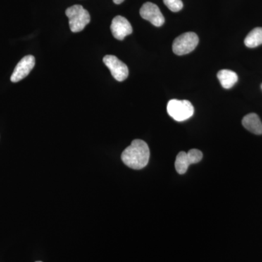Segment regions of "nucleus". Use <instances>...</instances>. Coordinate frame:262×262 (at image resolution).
Returning <instances> with one entry per match:
<instances>
[{
  "mask_svg": "<svg viewBox=\"0 0 262 262\" xmlns=\"http://www.w3.org/2000/svg\"><path fill=\"white\" fill-rule=\"evenodd\" d=\"M37 262H42V261H37Z\"/></svg>",
  "mask_w": 262,
  "mask_h": 262,
  "instance_id": "17",
  "label": "nucleus"
},
{
  "mask_svg": "<svg viewBox=\"0 0 262 262\" xmlns=\"http://www.w3.org/2000/svg\"><path fill=\"white\" fill-rule=\"evenodd\" d=\"M199 43V38L194 32H187L181 34L174 39L173 51L177 56H184L195 49Z\"/></svg>",
  "mask_w": 262,
  "mask_h": 262,
  "instance_id": "4",
  "label": "nucleus"
},
{
  "mask_svg": "<svg viewBox=\"0 0 262 262\" xmlns=\"http://www.w3.org/2000/svg\"><path fill=\"white\" fill-rule=\"evenodd\" d=\"M35 66V58L29 55L24 57L15 67L10 80L13 82H18L27 77Z\"/></svg>",
  "mask_w": 262,
  "mask_h": 262,
  "instance_id": "7",
  "label": "nucleus"
},
{
  "mask_svg": "<svg viewBox=\"0 0 262 262\" xmlns=\"http://www.w3.org/2000/svg\"><path fill=\"white\" fill-rule=\"evenodd\" d=\"M243 125L245 128L256 135L262 134V122L256 114L251 113L243 119Z\"/></svg>",
  "mask_w": 262,
  "mask_h": 262,
  "instance_id": "9",
  "label": "nucleus"
},
{
  "mask_svg": "<svg viewBox=\"0 0 262 262\" xmlns=\"http://www.w3.org/2000/svg\"><path fill=\"white\" fill-rule=\"evenodd\" d=\"M66 15L68 17L69 24L72 32H80L91 21L89 11L82 5H75L66 10Z\"/></svg>",
  "mask_w": 262,
  "mask_h": 262,
  "instance_id": "2",
  "label": "nucleus"
},
{
  "mask_svg": "<svg viewBox=\"0 0 262 262\" xmlns=\"http://www.w3.org/2000/svg\"><path fill=\"white\" fill-rule=\"evenodd\" d=\"M246 47L253 48L262 45V27L253 29L244 40Z\"/></svg>",
  "mask_w": 262,
  "mask_h": 262,
  "instance_id": "11",
  "label": "nucleus"
},
{
  "mask_svg": "<svg viewBox=\"0 0 262 262\" xmlns=\"http://www.w3.org/2000/svg\"><path fill=\"white\" fill-rule=\"evenodd\" d=\"M150 151L147 144L141 139H135L122 152V162L135 170L144 168L149 163Z\"/></svg>",
  "mask_w": 262,
  "mask_h": 262,
  "instance_id": "1",
  "label": "nucleus"
},
{
  "mask_svg": "<svg viewBox=\"0 0 262 262\" xmlns=\"http://www.w3.org/2000/svg\"><path fill=\"white\" fill-rule=\"evenodd\" d=\"M261 89H262V84H261Z\"/></svg>",
  "mask_w": 262,
  "mask_h": 262,
  "instance_id": "16",
  "label": "nucleus"
},
{
  "mask_svg": "<svg viewBox=\"0 0 262 262\" xmlns=\"http://www.w3.org/2000/svg\"><path fill=\"white\" fill-rule=\"evenodd\" d=\"M167 111L173 120L178 122L185 121L194 115V106L187 100L172 99L169 101Z\"/></svg>",
  "mask_w": 262,
  "mask_h": 262,
  "instance_id": "3",
  "label": "nucleus"
},
{
  "mask_svg": "<svg viewBox=\"0 0 262 262\" xmlns=\"http://www.w3.org/2000/svg\"><path fill=\"white\" fill-rule=\"evenodd\" d=\"M124 1H125V0H113L114 3H115L116 5L121 4Z\"/></svg>",
  "mask_w": 262,
  "mask_h": 262,
  "instance_id": "15",
  "label": "nucleus"
},
{
  "mask_svg": "<svg viewBox=\"0 0 262 262\" xmlns=\"http://www.w3.org/2000/svg\"><path fill=\"white\" fill-rule=\"evenodd\" d=\"M111 31L114 37L118 40H123L124 38L133 32L132 26L125 17L117 15L113 18L111 24Z\"/></svg>",
  "mask_w": 262,
  "mask_h": 262,
  "instance_id": "8",
  "label": "nucleus"
},
{
  "mask_svg": "<svg viewBox=\"0 0 262 262\" xmlns=\"http://www.w3.org/2000/svg\"><path fill=\"white\" fill-rule=\"evenodd\" d=\"M187 156L191 165L198 163L203 159V153L200 150L196 149L189 150L187 152Z\"/></svg>",
  "mask_w": 262,
  "mask_h": 262,
  "instance_id": "14",
  "label": "nucleus"
},
{
  "mask_svg": "<svg viewBox=\"0 0 262 262\" xmlns=\"http://www.w3.org/2000/svg\"><path fill=\"white\" fill-rule=\"evenodd\" d=\"M191 165L188 158L187 153L185 151H181L177 155L175 161V168L179 174H184L187 171L188 168Z\"/></svg>",
  "mask_w": 262,
  "mask_h": 262,
  "instance_id": "12",
  "label": "nucleus"
},
{
  "mask_svg": "<svg viewBox=\"0 0 262 262\" xmlns=\"http://www.w3.org/2000/svg\"><path fill=\"white\" fill-rule=\"evenodd\" d=\"M163 3L172 12H179L182 10L183 3L182 0H163Z\"/></svg>",
  "mask_w": 262,
  "mask_h": 262,
  "instance_id": "13",
  "label": "nucleus"
},
{
  "mask_svg": "<svg viewBox=\"0 0 262 262\" xmlns=\"http://www.w3.org/2000/svg\"><path fill=\"white\" fill-rule=\"evenodd\" d=\"M103 61L108 67L115 80L118 82L126 80L129 75L128 68L126 64L120 61L117 57L107 55L103 57Z\"/></svg>",
  "mask_w": 262,
  "mask_h": 262,
  "instance_id": "5",
  "label": "nucleus"
},
{
  "mask_svg": "<svg viewBox=\"0 0 262 262\" xmlns=\"http://www.w3.org/2000/svg\"><path fill=\"white\" fill-rule=\"evenodd\" d=\"M217 77H218L222 87L225 89H229L233 87L238 80L237 74L233 71L229 70L220 71L217 74Z\"/></svg>",
  "mask_w": 262,
  "mask_h": 262,
  "instance_id": "10",
  "label": "nucleus"
},
{
  "mask_svg": "<svg viewBox=\"0 0 262 262\" xmlns=\"http://www.w3.org/2000/svg\"><path fill=\"white\" fill-rule=\"evenodd\" d=\"M140 15L143 18L149 21L155 27H161L165 23L163 15L158 5L154 3H144L140 9Z\"/></svg>",
  "mask_w": 262,
  "mask_h": 262,
  "instance_id": "6",
  "label": "nucleus"
}]
</instances>
